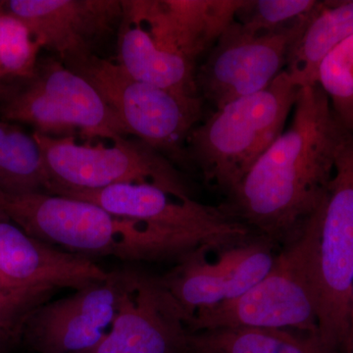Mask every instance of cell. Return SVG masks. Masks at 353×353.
I'll list each match as a JSON object with an SVG mask.
<instances>
[{
  "mask_svg": "<svg viewBox=\"0 0 353 353\" xmlns=\"http://www.w3.org/2000/svg\"><path fill=\"white\" fill-rule=\"evenodd\" d=\"M0 211L30 236L90 259L180 261L197 248L208 246L141 221L118 217L90 202L46 192L0 190Z\"/></svg>",
  "mask_w": 353,
  "mask_h": 353,
  "instance_id": "obj_2",
  "label": "cell"
},
{
  "mask_svg": "<svg viewBox=\"0 0 353 353\" xmlns=\"http://www.w3.org/2000/svg\"><path fill=\"white\" fill-rule=\"evenodd\" d=\"M299 90L284 70L261 92L215 109L190 132L188 162L229 196L285 131Z\"/></svg>",
  "mask_w": 353,
  "mask_h": 353,
  "instance_id": "obj_4",
  "label": "cell"
},
{
  "mask_svg": "<svg viewBox=\"0 0 353 353\" xmlns=\"http://www.w3.org/2000/svg\"><path fill=\"white\" fill-rule=\"evenodd\" d=\"M123 270L76 290L72 296L48 301L30 315L22 343L36 353H85L108 333L117 314Z\"/></svg>",
  "mask_w": 353,
  "mask_h": 353,
  "instance_id": "obj_13",
  "label": "cell"
},
{
  "mask_svg": "<svg viewBox=\"0 0 353 353\" xmlns=\"http://www.w3.org/2000/svg\"><path fill=\"white\" fill-rule=\"evenodd\" d=\"M0 221H9L8 218L6 217L2 211H0Z\"/></svg>",
  "mask_w": 353,
  "mask_h": 353,
  "instance_id": "obj_28",
  "label": "cell"
},
{
  "mask_svg": "<svg viewBox=\"0 0 353 353\" xmlns=\"http://www.w3.org/2000/svg\"><path fill=\"white\" fill-rule=\"evenodd\" d=\"M43 152L51 194L101 190L120 183H150L180 199H192V190L175 164L138 138L111 146L81 145L73 137L32 132Z\"/></svg>",
  "mask_w": 353,
  "mask_h": 353,
  "instance_id": "obj_6",
  "label": "cell"
},
{
  "mask_svg": "<svg viewBox=\"0 0 353 353\" xmlns=\"http://www.w3.org/2000/svg\"><path fill=\"white\" fill-rule=\"evenodd\" d=\"M278 31L253 32L234 20L196 72L202 101L215 109L261 92L285 68L292 46L318 10Z\"/></svg>",
  "mask_w": 353,
  "mask_h": 353,
  "instance_id": "obj_9",
  "label": "cell"
},
{
  "mask_svg": "<svg viewBox=\"0 0 353 353\" xmlns=\"http://www.w3.org/2000/svg\"><path fill=\"white\" fill-rule=\"evenodd\" d=\"M94 260L30 236L10 221H0V285L79 290L110 277Z\"/></svg>",
  "mask_w": 353,
  "mask_h": 353,
  "instance_id": "obj_15",
  "label": "cell"
},
{
  "mask_svg": "<svg viewBox=\"0 0 353 353\" xmlns=\"http://www.w3.org/2000/svg\"><path fill=\"white\" fill-rule=\"evenodd\" d=\"M352 36L353 0L322 1L292 46L285 71L299 87L315 85L323 59Z\"/></svg>",
  "mask_w": 353,
  "mask_h": 353,
  "instance_id": "obj_17",
  "label": "cell"
},
{
  "mask_svg": "<svg viewBox=\"0 0 353 353\" xmlns=\"http://www.w3.org/2000/svg\"><path fill=\"white\" fill-rule=\"evenodd\" d=\"M66 67L97 90L130 134L173 163H188V138L201 119V97H181L141 82L117 62L101 57H90Z\"/></svg>",
  "mask_w": 353,
  "mask_h": 353,
  "instance_id": "obj_7",
  "label": "cell"
},
{
  "mask_svg": "<svg viewBox=\"0 0 353 353\" xmlns=\"http://www.w3.org/2000/svg\"><path fill=\"white\" fill-rule=\"evenodd\" d=\"M243 0H122L162 48L196 64L236 19Z\"/></svg>",
  "mask_w": 353,
  "mask_h": 353,
  "instance_id": "obj_14",
  "label": "cell"
},
{
  "mask_svg": "<svg viewBox=\"0 0 353 353\" xmlns=\"http://www.w3.org/2000/svg\"><path fill=\"white\" fill-rule=\"evenodd\" d=\"M323 206L277 254L259 285L238 299L196 312L188 324L190 332L243 327L318 334V246Z\"/></svg>",
  "mask_w": 353,
  "mask_h": 353,
  "instance_id": "obj_3",
  "label": "cell"
},
{
  "mask_svg": "<svg viewBox=\"0 0 353 353\" xmlns=\"http://www.w3.org/2000/svg\"><path fill=\"white\" fill-rule=\"evenodd\" d=\"M58 290L50 287L9 288L0 285V333L22 339L30 315L51 301Z\"/></svg>",
  "mask_w": 353,
  "mask_h": 353,
  "instance_id": "obj_25",
  "label": "cell"
},
{
  "mask_svg": "<svg viewBox=\"0 0 353 353\" xmlns=\"http://www.w3.org/2000/svg\"><path fill=\"white\" fill-rule=\"evenodd\" d=\"M317 0H243L236 22L248 31H278L294 24L319 6Z\"/></svg>",
  "mask_w": 353,
  "mask_h": 353,
  "instance_id": "obj_24",
  "label": "cell"
},
{
  "mask_svg": "<svg viewBox=\"0 0 353 353\" xmlns=\"http://www.w3.org/2000/svg\"><path fill=\"white\" fill-rule=\"evenodd\" d=\"M22 343V339L14 334L0 333V353H10Z\"/></svg>",
  "mask_w": 353,
  "mask_h": 353,
  "instance_id": "obj_26",
  "label": "cell"
},
{
  "mask_svg": "<svg viewBox=\"0 0 353 353\" xmlns=\"http://www.w3.org/2000/svg\"><path fill=\"white\" fill-rule=\"evenodd\" d=\"M276 256L273 243L263 236L224 248L217 259L226 275L224 301L238 299L259 285L268 275Z\"/></svg>",
  "mask_w": 353,
  "mask_h": 353,
  "instance_id": "obj_21",
  "label": "cell"
},
{
  "mask_svg": "<svg viewBox=\"0 0 353 353\" xmlns=\"http://www.w3.org/2000/svg\"><path fill=\"white\" fill-rule=\"evenodd\" d=\"M117 64L141 82L181 97H201L196 64L162 48L124 7L117 34Z\"/></svg>",
  "mask_w": 353,
  "mask_h": 353,
  "instance_id": "obj_16",
  "label": "cell"
},
{
  "mask_svg": "<svg viewBox=\"0 0 353 353\" xmlns=\"http://www.w3.org/2000/svg\"><path fill=\"white\" fill-rule=\"evenodd\" d=\"M210 250L208 246L197 248L160 278L190 321L199 311L218 305L226 299V275L217 260L208 261L206 254Z\"/></svg>",
  "mask_w": 353,
  "mask_h": 353,
  "instance_id": "obj_20",
  "label": "cell"
},
{
  "mask_svg": "<svg viewBox=\"0 0 353 353\" xmlns=\"http://www.w3.org/2000/svg\"><path fill=\"white\" fill-rule=\"evenodd\" d=\"M41 50L19 19L0 10V85L31 76Z\"/></svg>",
  "mask_w": 353,
  "mask_h": 353,
  "instance_id": "obj_23",
  "label": "cell"
},
{
  "mask_svg": "<svg viewBox=\"0 0 353 353\" xmlns=\"http://www.w3.org/2000/svg\"><path fill=\"white\" fill-rule=\"evenodd\" d=\"M189 322L160 278L125 269L112 325L85 353H189Z\"/></svg>",
  "mask_w": 353,
  "mask_h": 353,
  "instance_id": "obj_11",
  "label": "cell"
},
{
  "mask_svg": "<svg viewBox=\"0 0 353 353\" xmlns=\"http://www.w3.org/2000/svg\"><path fill=\"white\" fill-rule=\"evenodd\" d=\"M0 118L51 137L80 130L114 143L130 136L97 90L55 57H39L31 76L0 85Z\"/></svg>",
  "mask_w": 353,
  "mask_h": 353,
  "instance_id": "obj_5",
  "label": "cell"
},
{
  "mask_svg": "<svg viewBox=\"0 0 353 353\" xmlns=\"http://www.w3.org/2000/svg\"><path fill=\"white\" fill-rule=\"evenodd\" d=\"M348 134L318 83L301 88L289 128L228 196L225 210L260 236L292 241L322 208Z\"/></svg>",
  "mask_w": 353,
  "mask_h": 353,
  "instance_id": "obj_1",
  "label": "cell"
},
{
  "mask_svg": "<svg viewBox=\"0 0 353 353\" xmlns=\"http://www.w3.org/2000/svg\"><path fill=\"white\" fill-rule=\"evenodd\" d=\"M61 196L90 202L118 217L141 221L194 239L212 250L238 245L250 233L245 225L225 209L206 205L194 199H178L150 183H120Z\"/></svg>",
  "mask_w": 353,
  "mask_h": 353,
  "instance_id": "obj_10",
  "label": "cell"
},
{
  "mask_svg": "<svg viewBox=\"0 0 353 353\" xmlns=\"http://www.w3.org/2000/svg\"></svg>",
  "mask_w": 353,
  "mask_h": 353,
  "instance_id": "obj_29",
  "label": "cell"
},
{
  "mask_svg": "<svg viewBox=\"0 0 353 353\" xmlns=\"http://www.w3.org/2000/svg\"><path fill=\"white\" fill-rule=\"evenodd\" d=\"M343 353H353V289L350 297V314H348V325L347 336H345V345Z\"/></svg>",
  "mask_w": 353,
  "mask_h": 353,
  "instance_id": "obj_27",
  "label": "cell"
},
{
  "mask_svg": "<svg viewBox=\"0 0 353 353\" xmlns=\"http://www.w3.org/2000/svg\"><path fill=\"white\" fill-rule=\"evenodd\" d=\"M0 190L10 194L50 192V175L34 134L1 118Z\"/></svg>",
  "mask_w": 353,
  "mask_h": 353,
  "instance_id": "obj_19",
  "label": "cell"
},
{
  "mask_svg": "<svg viewBox=\"0 0 353 353\" xmlns=\"http://www.w3.org/2000/svg\"><path fill=\"white\" fill-rule=\"evenodd\" d=\"M0 10L19 19L41 50L68 66L99 57L116 36L122 20V0H6Z\"/></svg>",
  "mask_w": 353,
  "mask_h": 353,
  "instance_id": "obj_12",
  "label": "cell"
},
{
  "mask_svg": "<svg viewBox=\"0 0 353 353\" xmlns=\"http://www.w3.org/2000/svg\"><path fill=\"white\" fill-rule=\"evenodd\" d=\"M189 353H334L318 334L290 330L218 328L190 332Z\"/></svg>",
  "mask_w": 353,
  "mask_h": 353,
  "instance_id": "obj_18",
  "label": "cell"
},
{
  "mask_svg": "<svg viewBox=\"0 0 353 353\" xmlns=\"http://www.w3.org/2000/svg\"><path fill=\"white\" fill-rule=\"evenodd\" d=\"M318 336L343 353L353 289V134L343 141L323 206L318 246Z\"/></svg>",
  "mask_w": 353,
  "mask_h": 353,
  "instance_id": "obj_8",
  "label": "cell"
},
{
  "mask_svg": "<svg viewBox=\"0 0 353 353\" xmlns=\"http://www.w3.org/2000/svg\"><path fill=\"white\" fill-rule=\"evenodd\" d=\"M317 83L328 97L341 126L353 134V36L323 59Z\"/></svg>",
  "mask_w": 353,
  "mask_h": 353,
  "instance_id": "obj_22",
  "label": "cell"
}]
</instances>
